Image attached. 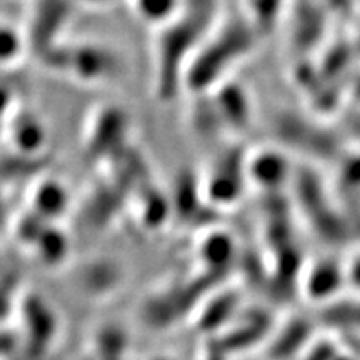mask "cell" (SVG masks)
<instances>
[{"instance_id": "obj_1", "label": "cell", "mask_w": 360, "mask_h": 360, "mask_svg": "<svg viewBox=\"0 0 360 360\" xmlns=\"http://www.w3.org/2000/svg\"><path fill=\"white\" fill-rule=\"evenodd\" d=\"M174 7V0H137V8L141 15L150 20H160V17L169 15Z\"/></svg>"}]
</instances>
